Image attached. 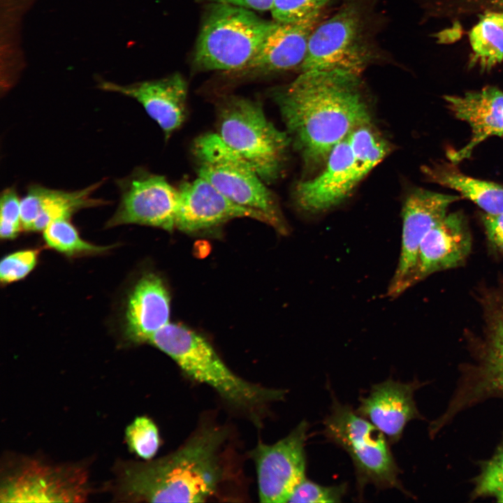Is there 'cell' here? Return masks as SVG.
Returning a JSON list of instances; mask_svg holds the SVG:
<instances>
[{
  "label": "cell",
  "instance_id": "obj_2",
  "mask_svg": "<svg viewBox=\"0 0 503 503\" xmlns=\"http://www.w3.org/2000/svg\"><path fill=\"white\" fill-rule=\"evenodd\" d=\"M229 430L201 425L177 449L145 462L116 464L110 485L124 502H205L230 478L226 446Z\"/></svg>",
  "mask_w": 503,
  "mask_h": 503
},
{
  "label": "cell",
  "instance_id": "obj_7",
  "mask_svg": "<svg viewBox=\"0 0 503 503\" xmlns=\"http://www.w3.org/2000/svg\"><path fill=\"white\" fill-rule=\"evenodd\" d=\"M198 177L233 202L267 215L279 233L288 231L273 194L254 168L228 147L217 133L198 136L193 145Z\"/></svg>",
  "mask_w": 503,
  "mask_h": 503
},
{
  "label": "cell",
  "instance_id": "obj_14",
  "mask_svg": "<svg viewBox=\"0 0 503 503\" xmlns=\"http://www.w3.org/2000/svg\"><path fill=\"white\" fill-rule=\"evenodd\" d=\"M487 323L479 360L464 375L444 412L449 418L483 400L503 397V301L489 312Z\"/></svg>",
  "mask_w": 503,
  "mask_h": 503
},
{
  "label": "cell",
  "instance_id": "obj_35",
  "mask_svg": "<svg viewBox=\"0 0 503 503\" xmlns=\"http://www.w3.org/2000/svg\"><path fill=\"white\" fill-rule=\"evenodd\" d=\"M501 136L503 137V133H502V135Z\"/></svg>",
  "mask_w": 503,
  "mask_h": 503
},
{
  "label": "cell",
  "instance_id": "obj_12",
  "mask_svg": "<svg viewBox=\"0 0 503 503\" xmlns=\"http://www.w3.org/2000/svg\"><path fill=\"white\" fill-rule=\"evenodd\" d=\"M460 198L418 189L406 198L402 207L401 247L386 296L396 298L414 286L420 245L427 233L447 214L449 206Z\"/></svg>",
  "mask_w": 503,
  "mask_h": 503
},
{
  "label": "cell",
  "instance_id": "obj_31",
  "mask_svg": "<svg viewBox=\"0 0 503 503\" xmlns=\"http://www.w3.org/2000/svg\"><path fill=\"white\" fill-rule=\"evenodd\" d=\"M40 251L24 249L4 256L0 263V281L7 285L27 277L36 267Z\"/></svg>",
  "mask_w": 503,
  "mask_h": 503
},
{
  "label": "cell",
  "instance_id": "obj_25",
  "mask_svg": "<svg viewBox=\"0 0 503 503\" xmlns=\"http://www.w3.org/2000/svg\"><path fill=\"white\" fill-rule=\"evenodd\" d=\"M47 246L67 256L99 254L107 252L112 246H99L81 238L69 219L52 221L43 231Z\"/></svg>",
  "mask_w": 503,
  "mask_h": 503
},
{
  "label": "cell",
  "instance_id": "obj_4",
  "mask_svg": "<svg viewBox=\"0 0 503 503\" xmlns=\"http://www.w3.org/2000/svg\"><path fill=\"white\" fill-rule=\"evenodd\" d=\"M274 24L249 9L212 3L197 38L195 66L204 71L244 70Z\"/></svg>",
  "mask_w": 503,
  "mask_h": 503
},
{
  "label": "cell",
  "instance_id": "obj_26",
  "mask_svg": "<svg viewBox=\"0 0 503 503\" xmlns=\"http://www.w3.org/2000/svg\"><path fill=\"white\" fill-rule=\"evenodd\" d=\"M347 138L354 157L367 174L390 150L386 141L371 124L356 129Z\"/></svg>",
  "mask_w": 503,
  "mask_h": 503
},
{
  "label": "cell",
  "instance_id": "obj_11",
  "mask_svg": "<svg viewBox=\"0 0 503 503\" xmlns=\"http://www.w3.org/2000/svg\"><path fill=\"white\" fill-rule=\"evenodd\" d=\"M308 428L303 420L276 443L259 442L252 451L261 502H288L296 487L305 478V442Z\"/></svg>",
  "mask_w": 503,
  "mask_h": 503
},
{
  "label": "cell",
  "instance_id": "obj_3",
  "mask_svg": "<svg viewBox=\"0 0 503 503\" xmlns=\"http://www.w3.org/2000/svg\"><path fill=\"white\" fill-rule=\"evenodd\" d=\"M148 343L168 356L188 377L211 387L229 407L257 426L271 403L284 400L285 390L254 384L235 374L207 340L183 325L169 322Z\"/></svg>",
  "mask_w": 503,
  "mask_h": 503
},
{
  "label": "cell",
  "instance_id": "obj_30",
  "mask_svg": "<svg viewBox=\"0 0 503 503\" xmlns=\"http://www.w3.org/2000/svg\"><path fill=\"white\" fill-rule=\"evenodd\" d=\"M347 485L322 486L305 478L294 489L288 502H340L347 493Z\"/></svg>",
  "mask_w": 503,
  "mask_h": 503
},
{
  "label": "cell",
  "instance_id": "obj_5",
  "mask_svg": "<svg viewBox=\"0 0 503 503\" xmlns=\"http://www.w3.org/2000/svg\"><path fill=\"white\" fill-rule=\"evenodd\" d=\"M217 133L242 156L266 183L281 173L291 138L266 117L257 101L229 96L217 111Z\"/></svg>",
  "mask_w": 503,
  "mask_h": 503
},
{
  "label": "cell",
  "instance_id": "obj_33",
  "mask_svg": "<svg viewBox=\"0 0 503 503\" xmlns=\"http://www.w3.org/2000/svg\"><path fill=\"white\" fill-rule=\"evenodd\" d=\"M481 221L490 248L503 255V212L497 214L484 212L481 215Z\"/></svg>",
  "mask_w": 503,
  "mask_h": 503
},
{
  "label": "cell",
  "instance_id": "obj_6",
  "mask_svg": "<svg viewBox=\"0 0 503 503\" xmlns=\"http://www.w3.org/2000/svg\"><path fill=\"white\" fill-rule=\"evenodd\" d=\"M332 400L330 414L323 422V434L349 455L355 468L359 497L367 484L379 489L396 488L409 495L398 479L400 470L386 435L333 395Z\"/></svg>",
  "mask_w": 503,
  "mask_h": 503
},
{
  "label": "cell",
  "instance_id": "obj_18",
  "mask_svg": "<svg viewBox=\"0 0 503 503\" xmlns=\"http://www.w3.org/2000/svg\"><path fill=\"white\" fill-rule=\"evenodd\" d=\"M471 249L472 238L462 215L446 214L420 245L414 285L435 272L460 266Z\"/></svg>",
  "mask_w": 503,
  "mask_h": 503
},
{
  "label": "cell",
  "instance_id": "obj_19",
  "mask_svg": "<svg viewBox=\"0 0 503 503\" xmlns=\"http://www.w3.org/2000/svg\"><path fill=\"white\" fill-rule=\"evenodd\" d=\"M103 180L75 191L49 189L39 184L28 187L20 200L22 230L41 231L52 221L70 219L78 211L108 204L105 200L92 196Z\"/></svg>",
  "mask_w": 503,
  "mask_h": 503
},
{
  "label": "cell",
  "instance_id": "obj_29",
  "mask_svg": "<svg viewBox=\"0 0 503 503\" xmlns=\"http://www.w3.org/2000/svg\"><path fill=\"white\" fill-rule=\"evenodd\" d=\"M330 0H273L270 13L279 22H297L320 14Z\"/></svg>",
  "mask_w": 503,
  "mask_h": 503
},
{
  "label": "cell",
  "instance_id": "obj_34",
  "mask_svg": "<svg viewBox=\"0 0 503 503\" xmlns=\"http://www.w3.org/2000/svg\"><path fill=\"white\" fill-rule=\"evenodd\" d=\"M212 3L236 6L252 10L270 11L273 0H208Z\"/></svg>",
  "mask_w": 503,
  "mask_h": 503
},
{
  "label": "cell",
  "instance_id": "obj_9",
  "mask_svg": "<svg viewBox=\"0 0 503 503\" xmlns=\"http://www.w3.org/2000/svg\"><path fill=\"white\" fill-rule=\"evenodd\" d=\"M90 492L84 467L23 458L3 476L0 502H82Z\"/></svg>",
  "mask_w": 503,
  "mask_h": 503
},
{
  "label": "cell",
  "instance_id": "obj_15",
  "mask_svg": "<svg viewBox=\"0 0 503 503\" xmlns=\"http://www.w3.org/2000/svg\"><path fill=\"white\" fill-rule=\"evenodd\" d=\"M178 189L175 228L183 232L205 231L242 217L254 219L272 226L271 219L264 213L233 202L201 177L184 182Z\"/></svg>",
  "mask_w": 503,
  "mask_h": 503
},
{
  "label": "cell",
  "instance_id": "obj_21",
  "mask_svg": "<svg viewBox=\"0 0 503 503\" xmlns=\"http://www.w3.org/2000/svg\"><path fill=\"white\" fill-rule=\"evenodd\" d=\"M320 18L321 13L297 22L275 21L260 49L244 70L269 73L301 67L309 36Z\"/></svg>",
  "mask_w": 503,
  "mask_h": 503
},
{
  "label": "cell",
  "instance_id": "obj_8",
  "mask_svg": "<svg viewBox=\"0 0 503 503\" xmlns=\"http://www.w3.org/2000/svg\"><path fill=\"white\" fill-rule=\"evenodd\" d=\"M378 56L363 7L351 1L315 27L300 68L302 71L339 69L360 75Z\"/></svg>",
  "mask_w": 503,
  "mask_h": 503
},
{
  "label": "cell",
  "instance_id": "obj_1",
  "mask_svg": "<svg viewBox=\"0 0 503 503\" xmlns=\"http://www.w3.org/2000/svg\"><path fill=\"white\" fill-rule=\"evenodd\" d=\"M360 75L333 69L307 71L272 96L305 164L326 162L353 130L371 123Z\"/></svg>",
  "mask_w": 503,
  "mask_h": 503
},
{
  "label": "cell",
  "instance_id": "obj_10",
  "mask_svg": "<svg viewBox=\"0 0 503 503\" xmlns=\"http://www.w3.org/2000/svg\"><path fill=\"white\" fill-rule=\"evenodd\" d=\"M119 205L106 228L123 224L157 227L171 232L175 228L179 189L162 175L137 168L117 180Z\"/></svg>",
  "mask_w": 503,
  "mask_h": 503
},
{
  "label": "cell",
  "instance_id": "obj_16",
  "mask_svg": "<svg viewBox=\"0 0 503 503\" xmlns=\"http://www.w3.org/2000/svg\"><path fill=\"white\" fill-rule=\"evenodd\" d=\"M98 87L136 100L158 124L166 140L186 118L187 85L180 73L124 85L100 80Z\"/></svg>",
  "mask_w": 503,
  "mask_h": 503
},
{
  "label": "cell",
  "instance_id": "obj_13",
  "mask_svg": "<svg viewBox=\"0 0 503 503\" xmlns=\"http://www.w3.org/2000/svg\"><path fill=\"white\" fill-rule=\"evenodd\" d=\"M347 137L332 149L320 174L296 185L295 199L301 210L316 214L333 208L367 175L355 159Z\"/></svg>",
  "mask_w": 503,
  "mask_h": 503
},
{
  "label": "cell",
  "instance_id": "obj_24",
  "mask_svg": "<svg viewBox=\"0 0 503 503\" xmlns=\"http://www.w3.org/2000/svg\"><path fill=\"white\" fill-rule=\"evenodd\" d=\"M472 62L489 69L503 59V12L488 11L479 15L469 32Z\"/></svg>",
  "mask_w": 503,
  "mask_h": 503
},
{
  "label": "cell",
  "instance_id": "obj_23",
  "mask_svg": "<svg viewBox=\"0 0 503 503\" xmlns=\"http://www.w3.org/2000/svg\"><path fill=\"white\" fill-rule=\"evenodd\" d=\"M426 173L435 182L458 191L473 201L485 213L503 212V186L465 175L452 169L425 168Z\"/></svg>",
  "mask_w": 503,
  "mask_h": 503
},
{
  "label": "cell",
  "instance_id": "obj_28",
  "mask_svg": "<svg viewBox=\"0 0 503 503\" xmlns=\"http://www.w3.org/2000/svg\"><path fill=\"white\" fill-rule=\"evenodd\" d=\"M125 439L129 449L145 460L152 459L160 445L156 424L145 416L136 417L126 427Z\"/></svg>",
  "mask_w": 503,
  "mask_h": 503
},
{
  "label": "cell",
  "instance_id": "obj_17",
  "mask_svg": "<svg viewBox=\"0 0 503 503\" xmlns=\"http://www.w3.org/2000/svg\"><path fill=\"white\" fill-rule=\"evenodd\" d=\"M421 386L417 380L402 383L388 379L373 385L369 395L359 399L356 411L381 430L390 443H396L410 421L422 418L414 399Z\"/></svg>",
  "mask_w": 503,
  "mask_h": 503
},
{
  "label": "cell",
  "instance_id": "obj_32",
  "mask_svg": "<svg viewBox=\"0 0 503 503\" xmlns=\"http://www.w3.org/2000/svg\"><path fill=\"white\" fill-rule=\"evenodd\" d=\"M22 230L20 200L14 187L4 189L0 199V237L8 240L17 238Z\"/></svg>",
  "mask_w": 503,
  "mask_h": 503
},
{
  "label": "cell",
  "instance_id": "obj_20",
  "mask_svg": "<svg viewBox=\"0 0 503 503\" xmlns=\"http://www.w3.org/2000/svg\"><path fill=\"white\" fill-rule=\"evenodd\" d=\"M170 298L162 279L143 275L131 290L126 307L124 335L132 344L148 343L150 337L169 323Z\"/></svg>",
  "mask_w": 503,
  "mask_h": 503
},
{
  "label": "cell",
  "instance_id": "obj_27",
  "mask_svg": "<svg viewBox=\"0 0 503 503\" xmlns=\"http://www.w3.org/2000/svg\"><path fill=\"white\" fill-rule=\"evenodd\" d=\"M472 497H492L503 502V440L491 458L481 464L474 481Z\"/></svg>",
  "mask_w": 503,
  "mask_h": 503
},
{
  "label": "cell",
  "instance_id": "obj_22",
  "mask_svg": "<svg viewBox=\"0 0 503 503\" xmlns=\"http://www.w3.org/2000/svg\"><path fill=\"white\" fill-rule=\"evenodd\" d=\"M444 100L455 116L472 129L470 141L450 156L454 162L469 157L473 150L493 136L503 133V92L494 87L470 92L462 96H445Z\"/></svg>",
  "mask_w": 503,
  "mask_h": 503
}]
</instances>
